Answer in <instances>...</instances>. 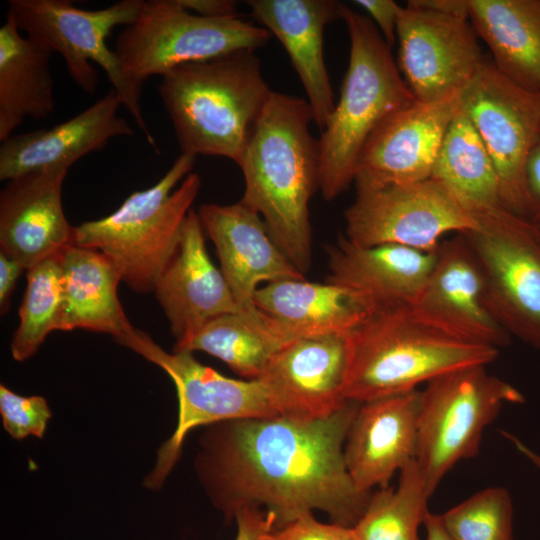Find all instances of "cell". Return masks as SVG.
Wrapping results in <instances>:
<instances>
[{
	"instance_id": "obj_1",
	"label": "cell",
	"mask_w": 540,
	"mask_h": 540,
	"mask_svg": "<svg viewBox=\"0 0 540 540\" xmlns=\"http://www.w3.org/2000/svg\"><path fill=\"white\" fill-rule=\"evenodd\" d=\"M359 405L348 400L323 418L276 416L210 425L200 438L195 467L212 504L229 519L243 508L265 509L273 514L275 529L315 510L332 523L354 527L372 495L356 488L344 457Z\"/></svg>"
},
{
	"instance_id": "obj_8",
	"label": "cell",
	"mask_w": 540,
	"mask_h": 540,
	"mask_svg": "<svg viewBox=\"0 0 540 540\" xmlns=\"http://www.w3.org/2000/svg\"><path fill=\"white\" fill-rule=\"evenodd\" d=\"M524 402L519 390L484 365L428 382L421 391L415 456L428 496L459 461L477 456L483 431L503 404Z\"/></svg>"
},
{
	"instance_id": "obj_23",
	"label": "cell",
	"mask_w": 540,
	"mask_h": 540,
	"mask_svg": "<svg viewBox=\"0 0 540 540\" xmlns=\"http://www.w3.org/2000/svg\"><path fill=\"white\" fill-rule=\"evenodd\" d=\"M252 16L286 49L308 97L313 122L323 131L334 111L323 55L325 27L341 19L334 0H248Z\"/></svg>"
},
{
	"instance_id": "obj_18",
	"label": "cell",
	"mask_w": 540,
	"mask_h": 540,
	"mask_svg": "<svg viewBox=\"0 0 540 540\" xmlns=\"http://www.w3.org/2000/svg\"><path fill=\"white\" fill-rule=\"evenodd\" d=\"M204 233L198 213L191 209L178 249L154 289L176 340L174 349L211 320L242 310L208 255Z\"/></svg>"
},
{
	"instance_id": "obj_28",
	"label": "cell",
	"mask_w": 540,
	"mask_h": 540,
	"mask_svg": "<svg viewBox=\"0 0 540 540\" xmlns=\"http://www.w3.org/2000/svg\"><path fill=\"white\" fill-rule=\"evenodd\" d=\"M52 52L20 34L7 13L0 27V141L26 118H48L55 110L54 81L50 71Z\"/></svg>"
},
{
	"instance_id": "obj_43",
	"label": "cell",
	"mask_w": 540,
	"mask_h": 540,
	"mask_svg": "<svg viewBox=\"0 0 540 540\" xmlns=\"http://www.w3.org/2000/svg\"><path fill=\"white\" fill-rule=\"evenodd\" d=\"M502 435L509 439L515 445L516 449L528 458L538 469H540V455L527 447L520 439L514 435L502 431Z\"/></svg>"
},
{
	"instance_id": "obj_14",
	"label": "cell",
	"mask_w": 540,
	"mask_h": 540,
	"mask_svg": "<svg viewBox=\"0 0 540 540\" xmlns=\"http://www.w3.org/2000/svg\"><path fill=\"white\" fill-rule=\"evenodd\" d=\"M398 68L414 98L436 102L459 94L486 61L469 20L402 7Z\"/></svg>"
},
{
	"instance_id": "obj_26",
	"label": "cell",
	"mask_w": 540,
	"mask_h": 540,
	"mask_svg": "<svg viewBox=\"0 0 540 540\" xmlns=\"http://www.w3.org/2000/svg\"><path fill=\"white\" fill-rule=\"evenodd\" d=\"M253 304L295 339L348 334L374 310L348 288L305 279L267 283L255 292Z\"/></svg>"
},
{
	"instance_id": "obj_9",
	"label": "cell",
	"mask_w": 540,
	"mask_h": 540,
	"mask_svg": "<svg viewBox=\"0 0 540 540\" xmlns=\"http://www.w3.org/2000/svg\"><path fill=\"white\" fill-rule=\"evenodd\" d=\"M115 341L164 370L176 387V428L158 449L154 467L144 479V486L150 490L164 485L192 429L223 421L280 416L261 379L226 377L197 361L191 352L163 350L147 333L134 327Z\"/></svg>"
},
{
	"instance_id": "obj_44",
	"label": "cell",
	"mask_w": 540,
	"mask_h": 540,
	"mask_svg": "<svg viewBox=\"0 0 540 540\" xmlns=\"http://www.w3.org/2000/svg\"><path fill=\"white\" fill-rule=\"evenodd\" d=\"M532 222L535 224V226L537 227L538 231L540 232V217L539 218H536L534 220H532Z\"/></svg>"
},
{
	"instance_id": "obj_11",
	"label": "cell",
	"mask_w": 540,
	"mask_h": 540,
	"mask_svg": "<svg viewBox=\"0 0 540 540\" xmlns=\"http://www.w3.org/2000/svg\"><path fill=\"white\" fill-rule=\"evenodd\" d=\"M473 213L478 226L461 234L480 266L487 305L510 336L540 350V232L502 206Z\"/></svg>"
},
{
	"instance_id": "obj_4",
	"label": "cell",
	"mask_w": 540,
	"mask_h": 540,
	"mask_svg": "<svg viewBox=\"0 0 540 540\" xmlns=\"http://www.w3.org/2000/svg\"><path fill=\"white\" fill-rule=\"evenodd\" d=\"M254 52L184 64L161 76L158 92L181 154L239 164L272 93Z\"/></svg>"
},
{
	"instance_id": "obj_37",
	"label": "cell",
	"mask_w": 540,
	"mask_h": 540,
	"mask_svg": "<svg viewBox=\"0 0 540 540\" xmlns=\"http://www.w3.org/2000/svg\"><path fill=\"white\" fill-rule=\"evenodd\" d=\"M233 519L237 524L235 540H261L265 533L275 529L273 514L261 508H243L235 513Z\"/></svg>"
},
{
	"instance_id": "obj_35",
	"label": "cell",
	"mask_w": 540,
	"mask_h": 540,
	"mask_svg": "<svg viewBox=\"0 0 540 540\" xmlns=\"http://www.w3.org/2000/svg\"><path fill=\"white\" fill-rule=\"evenodd\" d=\"M261 540H357V537L353 527L321 523L313 514H307L265 533Z\"/></svg>"
},
{
	"instance_id": "obj_15",
	"label": "cell",
	"mask_w": 540,
	"mask_h": 540,
	"mask_svg": "<svg viewBox=\"0 0 540 540\" xmlns=\"http://www.w3.org/2000/svg\"><path fill=\"white\" fill-rule=\"evenodd\" d=\"M348 334L299 338L276 352L261 379L280 416L315 419L329 416L348 400Z\"/></svg>"
},
{
	"instance_id": "obj_3",
	"label": "cell",
	"mask_w": 540,
	"mask_h": 540,
	"mask_svg": "<svg viewBox=\"0 0 540 540\" xmlns=\"http://www.w3.org/2000/svg\"><path fill=\"white\" fill-rule=\"evenodd\" d=\"M345 398L367 402L417 389L448 372L495 361L499 349L456 336L411 305L377 307L348 333Z\"/></svg>"
},
{
	"instance_id": "obj_41",
	"label": "cell",
	"mask_w": 540,
	"mask_h": 540,
	"mask_svg": "<svg viewBox=\"0 0 540 540\" xmlns=\"http://www.w3.org/2000/svg\"><path fill=\"white\" fill-rule=\"evenodd\" d=\"M407 5L437 14L469 20L468 0H409Z\"/></svg>"
},
{
	"instance_id": "obj_12",
	"label": "cell",
	"mask_w": 540,
	"mask_h": 540,
	"mask_svg": "<svg viewBox=\"0 0 540 540\" xmlns=\"http://www.w3.org/2000/svg\"><path fill=\"white\" fill-rule=\"evenodd\" d=\"M355 184V199L344 214V237L353 245L398 244L435 251L444 235L465 233L478 226L474 213L433 178Z\"/></svg>"
},
{
	"instance_id": "obj_17",
	"label": "cell",
	"mask_w": 540,
	"mask_h": 540,
	"mask_svg": "<svg viewBox=\"0 0 540 540\" xmlns=\"http://www.w3.org/2000/svg\"><path fill=\"white\" fill-rule=\"evenodd\" d=\"M459 109L460 93L436 102L415 99L389 115L365 144L355 181L430 179L445 132Z\"/></svg>"
},
{
	"instance_id": "obj_32",
	"label": "cell",
	"mask_w": 540,
	"mask_h": 540,
	"mask_svg": "<svg viewBox=\"0 0 540 540\" xmlns=\"http://www.w3.org/2000/svg\"><path fill=\"white\" fill-rule=\"evenodd\" d=\"M62 305L59 254L28 269L19 308V324L11 340V355L22 362L32 357L46 337L58 330Z\"/></svg>"
},
{
	"instance_id": "obj_16",
	"label": "cell",
	"mask_w": 540,
	"mask_h": 540,
	"mask_svg": "<svg viewBox=\"0 0 540 540\" xmlns=\"http://www.w3.org/2000/svg\"><path fill=\"white\" fill-rule=\"evenodd\" d=\"M411 307L461 338L496 348L510 342L487 305L480 266L462 234L439 244L431 272Z\"/></svg>"
},
{
	"instance_id": "obj_27",
	"label": "cell",
	"mask_w": 540,
	"mask_h": 540,
	"mask_svg": "<svg viewBox=\"0 0 540 540\" xmlns=\"http://www.w3.org/2000/svg\"><path fill=\"white\" fill-rule=\"evenodd\" d=\"M469 21L508 80L540 94V0H468Z\"/></svg>"
},
{
	"instance_id": "obj_40",
	"label": "cell",
	"mask_w": 540,
	"mask_h": 540,
	"mask_svg": "<svg viewBox=\"0 0 540 540\" xmlns=\"http://www.w3.org/2000/svg\"><path fill=\"white\" fill-rule=\"evenodd\" d=\"M26 268L15 258L0 250V309L1 314L9 310L10 298L21 273Z\"/></svg>"
},
{
	"instance_id": "obj_5",
	"label": "cell",
	"mask_w": 540,
	"mask_h": 540,
	"mask_svg": "<svg viewBox=\"0 0 540 540\" xmlns=\"http://www.w3.org/2000/svg\"><path fill=\"white\" fill-rule=\"evenodd\" d=\"M350 54L340 98L320 142V190L331 201L355 181L360 154L392 113L415 100L372 20L341 6Z\"/></svg>"
},
{
	"instance_id": "obj_20",
	"label": "cell",
	"mask_w": 540,
	"mask_h": 540,
	"mask_svg": "<svg viewBox=\"0 0 540 540\" xmlns=\"http://www.w3.org/2000/svg\"><path fill=\"white\" fill-rule=\"evenodd\" d=\"M421 391L360 403L349 428L344 457L356 488L371 494L415 460Z\"/></svg>"
},
{
	"instance_id": "obj_22",
	"label": "cell",
	"mask_w": 540,
	"mask_h": 540,
	"mask_svg": "<svg viewBox=\"0 0 540 540\" xmlns=\"http://www.w3.org/2000/svg\"><path fill=\"white\" fill-rule=\"evenodd\" d=\"M121 106V98L111 89L51 129L11 135L0 146V180L52 168L69 169L80 158L103 149L112 138L134 135L129 122L118 115Z\"/></svg>"
},
{
	"instance_id": "obj_36",
	"label": "cell",
	"mask_w": 540,
	"mask_h": 540,
	"mask_svg": "<svg viewBox=\"0 0 540 540\" xmlns=\"http://www.w3.org/2000/svg\"><path fill=\"white\" fill-rule=\"evenodd\" d=\"M371 17L386 43L392 47L396 42V30L401 6L393 0H356Z\"/></svg>"
},
{
	"instance_id": "obj_21",
	"label": "cell",
	"mask_w": 540,
	"mask_h": 540,
	"mask_svg": "<svg viewBox=\"0 0 540 540\" xmlns=\"http://www.w3.org/2000/svg\"><path fill=\"white\" fill-rule=\"evenodd\" d=\"M66 168L32 172L8 181L0 193V248L26 270L73 245L65 217Z\"/></svg>"
},
{
	"instance_id": "obj_2",
	"label": "cell",
	"mask_w": 540,
	"mask_h": 540,
	"mask_svg": "<svg viewBox=\"0 0 540 540\" xmlns=\"http://www.w3.org/2000/svg\"><path fill=\"white\" fill-rule=\"evenodd\" d=\"M311 121L307 100L272 91L238 164L245 182L240 201L263 217L303 274L311 263L309 203L320 189V142Z\"/></svg>"
},
{
	"instance_id": "obj_6",
	"label": "cell",
	"mask_w": 540,
	"mask_h": 540,
	"mask_svg": "<svg viewBox=\"0 0 540 540\" xmlns=\"http://www.w3.org/2000/svg\"><path fill=\"white\" fill-rule=\"evenodd\" d=\"M194 163V156L181 154L155 185L130 194L106 217L74 226L73 245L105 254L134 292H154L201 187Z\"/></svg>"
},
{
	"instance_id": "obj_24",
	"label": "cell",
	"mask_w": 540,
	"mask_h": 540,
	"mask_svg": "<svg viewBox=\"0 0 540 540\" xmlns=\"http://www.w3.org/2000/svg\"><path fill=\"white\" fill-rule=\"evenodd\" d=\"M328 256L327 282L358 293L374 309L412 305L435 261V251L398 244L362 247L344 236L328 249Z\"/></svg>"
},
{
	"instance_id": "obj_29",
	"label": "cell",
	"mask_w": 540,
	"mask_h": 540,
	"mask_svg": "<svg viewBox=\"0 0 540 540\" xmlns=\"http://www.w3.org/2000/svg\"><path fill=\"white\" fill-rule=\"evenodd\" d=\"M276 320L256 306L219 316L174 352H206L246 379H258L273 355L295 341Z\"/></svg>"
},
{
	"instance_id": "obj_10",
	"label": "cell",
	"mask_w": 540,
	"mask_h": 540,
	"mask_svg": "<svg viewBox=\"0 0 540 540\" xmlns=\"http://www.w3.org/2000/svg\"><path fill=\"white\" fill-rule=\"evenodd\" d=\"M270 35L266 28L239 17L206 18L176 0H144L135 21L117 36L114 52L124 73L143 86L147 78L184 64L255 51Z\"/></svg>"
},
{
	"instance_id": "obj_31",
	"label": "cell",
	"mask_w": 540,
	"mask_h": 540,
	"mask_svg": "<svg viewBox=\"0 0 540 540\" xmlns=\"http://www.w3.org/2000/svg\"><path fill=\"white\" fill-rule=\"evenodd\" d=\"M425 484L415 460L400 471L396 488H381L353 527L357 540H419L428 510Z\"/></svg>"
},
{
	"instance_id": "obj_13",
	"label": "cell",
	"mask_w": 540,
	"mask_h": 540,
	"mask_svg": "<svg viewBox=\"0 0 540 540\" xmlns=\"http://www.w3.org/2000/svg\"><path fill=\"white\" fill-rule=\"evenodd\" d=\"M460 106L494 162L501 206L530 220L524 167L540 133V94L517 86L486 60L460 92Z\"/></svg>"
},
{
	"instance_id": "obj_25",
	"label": "cell",
	"mask_w": 540,
	"mask_h": 540,
	"mask_svg": "<svg viewBox=\"0 0 540 540\" xmlns=\"http://www.w3.org/2000/svg\"><path fill=\"white\" fill-rule=\"evenodd\" d=\"M62 305L58 330L85 329L114 340L133 326L118 298L121 274L99 250L69 245L59 253Z\"/></svg>"
},
{
	"instance_id": "obj_7",
	"label": "cell",
	"mask_w": 540,
	"mask_h": 540,
	"mask_svg": "<svg viewBox=\"0 0 540 540\" xmlns=\"http://www.w3.org/2000/svg\"><path fill=\"white\" fill-rule=\"evenodd\" d=\"M143 1L122 0L103 9L86 10L67 0H9L8 14L20 31L52 53H59L72 80L88 94L95 93L98 83L91 62L98 64L148 144L158 151L142 111V85L124 73L114 50L106 43L115 27L135 21Z\"/></svg>"
},
{
	"instance_id": "obj_30",
	"label": "cell",
	"mask_w": 540,
	"mask_h": 540,
	"mask_svg": "<svg viewBox=\"0 0 540 540\" xmlns=\"http://www.w3.org/2000/svg\"><path fill=\"white\" fill-rule=\"evenodd\" d=\"M431 178L443 183L472 212L501 206L494 162L461 106L445 132Z\"/></svg>"
},
{
	"instance_id": "obj_39",
	"label": "cell",
	"mask_w": 540,
	"mask_h": 540,
	"mask_svg": "<svg viewBox=\"0 0 540 540\" xmlns=\"http://www.w3.org/2000/svg\"><path fill=\"white\" fill-rule=\"evenodd\" d=\"M185 10L212 19L239 17L233 0H176Z\"/></svg>"
},
{
	"instance_id": "obj_34",
	"label": "cell",
	"mask_w": 540,
	"mask_h": 540,
	"mask_svg": "<svg viewBox=\"0 0 540 540\" xmlns=\"http://www.w3.org/2000/svg\"><path fill=\"white\" fill-rule=\"evenodd\" d=\"M0 414L3 427L15 440L28 436L42 438L51 418V411L44 397L21 396L0 385Z\"/></svg>"
},
{
	"instance_id": "obj_33",
	"label": "cell",
	"mask_w": 540,
	"mask_h": 540,
	"mask_svg": "<svg viewBox=\"0 0 540 540\" xmlns=\"http://www.w3.org/2000/svg\"><path fill=\"white\" fill-rule=\"evenodd\" d=\"M452 540H515L513 503L504 487H488L440 514Z\"/></svg>"
},
{
	"instance_id": "obj_19",
	"label": "cell",
	"mask_w": 540,
	"mask_h": 540,
	"mask_svg": "<svg viewBox=\"0 0 540 540\" xmlns=\"http://www.w3.org/2000/svg\"><path fill=\"white\" fill-rule=\"evenodd\" d=\"M197 213L242 309L254 306V294L263 282L305 279L278 247L260 215L243 202L202 204Z\"/></svg>"
},
{
	"instance_id": "obj_42",
	"label": "cell",
	"mask_w": 540,
	"mask_h": 540,
	"mask_svg": "<svg viewBox=\"0 0 540 540\" xmlns=\"http://www.w3.org/2000/svg\"><path fill=\"white\" fill-rule=\"evenodd\" d=\"M423 525L426 528V540H452L441 522L440 515L428 512Z\"/></svg>"
},
{
	"instance_id": "obj_38",
	"label": "cell",
	"mask_w": 540,
	"mask_h": 540,
	"mask_svg": "<svg viewBox=\"0 0 540 540\" xmlns=\"http://www.w3.org/2000/svg\"><path fill=\"white\" fill-rule=\"evenodd\" d=\"M524 181L532 221L540 217V133L528 152Z\"/></svg>"
}]
</instances>
